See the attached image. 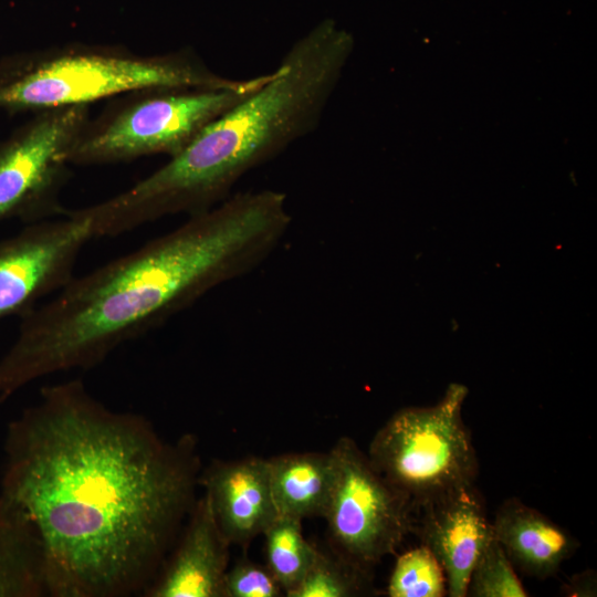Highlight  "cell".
Wrapping results in <instances>:
<instances>
[{
	"instance_id": "6da1fadb",
	"label": "cell",
	"mask_w": 597,
	"mask_h": 597,
	"mask_svg": "<svg viewBox=\"0 0 597 597\" xmlns=\"http://www.w3.org/2000/svg\"><path fill=\"white\" fill-rule=\"evenodd\" d=\"M3 449L0 494L35 527L48 596L143 595L196 501L193 437L165 441L73 379L43 387Z\"/></svg>"
},
{
	"instance_id": "7a4b0ae2",
	"label": "cell",
	"mask_w": 597,
	"mask_h": 597,
	"mask_svg": "<svg viewBox=\"0 0 597 597\" xmlns=\"http://www.w3.org/2000/svg\"><path fill=\"white\" fill-rule=\"evenodd\" d=\"M291 222L285 193L238 192L73 276L21 315L18 335L0 358V402L39 378L95 367L125 342L252 272L276 250Z\"/></svg>"
},
{
	"instance_id": "3957f363",
	"label": "cell",
	"mask_w": 597,
	"mask_h": 597,
	"mask_svg": "<svg viewBox=\"0 0 597 597\" xmlns=\"http://www.w3.org/2000/svg\"><path fill=\"white\" fill-rule=\"evenodd\" d=\"M350 49V38L333 21L318 23L291 46L268 83L209 123L163 167L87 207L94 237H116L226 200L244 175L317 127Z\"/></svg>"
},
{
	"instance_id": "277c9868",
	"label": "cell",
	"mask_w": 597,
	"mask_h": 597,
	"mask_svg": "<svg viewBox=\"0 0 597 597\" xmlns=\"http://www.w3.org/2000/svg\"><path fill=\"white\" fill-rule=\"evenodd\" d=\"M244 80L211 72L181 55L133 56L71 50L53 55H20L0 61V109H53L150 88H228Z\"/></svg>"
},
{
	"instance_id": "5b68a950",
	"label": "cell",
	"mask_w": 597,
	"mask_h": 597,
	"mask_svg": "<svg viewBox=\"0 0 597 597\" xmlns=\"http://www.w3.org/2000/svg\"><path fill=\"white\" fill-rule=\"evenodd\" d=\"M468 389L452 384L430 407L395 412L375 433L368 459L413 513L452 491L474 485L479 461L462 418Z\"/></svg>"
},
{
	"instance_id": "8992f818",
	"label": "cell",
	"mask_w": 597,
	"mask_h": 597,
	"mask_svg": "<svg viewBox=\"0 0 597 597\" xmlns=\"http://www.w3.org/2000/svg\"><path fill=\"white\" fill-rule=\"evenodd\" d=\"M272 73L228 88H150L87 122L70 164L96 165L143 156H176L213 119L268 83Z\"/></svg>"
},
{
	"instance_id": "52a82bcc",
	"label": "cell",
	"mask_w": 597,
	"mask_h": 597,
	"mask_svg": "<svg viewBox=\"0 0 597 597\" xmlns=\"http://www.w3.org/2000/svg\"><path fill=\"white\" fill-rule=\"evenodd\" d=\"M331 451L335 479L323 517L332 552L371 572L412 532L413 510L353 439L341 438Z\"/></svg>"
},
{
	"instance_id": "ba28073f",
	"label": "cell",
	"mask_w": 597,
	"mask_h": 597,
	"mask_svg": "<svg viewBox=\"0 0 597 597\" xmlns=\"http://www.w3.org/2000/svg\"><path fill=\"white\" fill-rule=\"evenodd\" d=\"M87 105L41 111L0 142V221L24 223L63 216L57 195L71 151L86 126Z\"/></svg>"
},
{
	"instance_id": "9c48e42d",
	"label": "cell",
	"mask_w": 597,
	"mask_h": 597,
	"mask_svg": "<svg viewBox=\"0 0 597 597\" xmlns=\"http://www.w3.org/2000/svg\"><path fill=\"white\" fill-rule=\"evenodd\" d=\"M90 219L66 210L60 219L27 224L0 241V320L22 315L73 276L83 247L93 239Z\"/></svg>"
},
{
	"instance_id": "30bf717a",
	"label": "cell",
	"mask_w": 597,
	"mask_h": 597,
	"mask_svg": "<svg viewBox=\"0 0 597 597\" xmlns=\"http://www.w3.org/2000/svg\"><path fill=\"white\" fill-rule=\"evenodd\" d=\"M411 533L441 564L447 595L465 597L474 564L494 535L475 485L452 491L419 507Z\"/></svg>"
},
{
	"instance_id": "8fae6325",
	"label": "cell",
	"mask_w": 597,
	"mask_h": 597,
	"mask_svg": "<svg viewBox=\"0 0 597 597\" xmlns=\"http://www.w3.org/2000/svg\"><path fill=\"white\" fill-rule=\"evenodd\" d=\"M143 596L224 597L229 546L203 494Z\"/></svg>"
},
{
	"instance_id": "7c38bea8",
	"label": "cell",
	"mask_w": 597,
	"mask_h": 597,
	"mask_svg": "<svg viewBox=\"0 0 597 597\" xmlns=\"http://www.w3.org/2000/svg\"><path fill=\"white\" fill-rule=\"evenodd\" d=\"M214 520L226 541L245 546L279 516L270 483L269 459L213 461L200 471Z\"/></svg>"
},
{
	"instance_id": "4fadbf2b",
	"label": "cell",
	"mask_w": 597,
	"mask_h": 597,
	"mask_svg": "<svg viewBox=\"0 0 597 597\" xmlns=\"http://www.w3.org/2000/svg\"><path fill=\"white\" fill-rule=\"evenodd\" d=\"M492 527L513 566L541 580L555 576L580 546L567 530L517 498L500 505Z\"/></svg>"
},
{
	"instance_id": "5bb4252c",
	"label": "cell",
	"mask_w": 597,
	"mask_h": 597,
	"mask_svg": "<svg viewBox=\"0 0 597 597\" xmlns=\"http://www.w3.org/2000/svg\"><path fill=\"white\" fill-rule=\"evenodd\" d=\"M270 483L279 516L323 517L335 479L329 452L285 453L269 459Z\"/></svg>"
},
{
	"instance_id": "9a60e30c",
	"label": "cell",
	"mask_w": 597,
	"mask_h": 597,
	"mask_svg": "<svg viewBox=\"0 0 597 597\" xmlns=\"http://www.w3.org/2000/svg\"><path fill=\"white\" fill-rule=\"evenodd\" d=\"M48 596L41 540L29 517L0 494V597Z\"/></svg>"
},
{
	"instance_id": "2e32d148",
	"label": "cell",
	"mask_w": 597,
	"mask_h": 597,
	"mask_svg": "<svg viewBox=\"0 0 597 597\" xmlns=\"http://www.w3.org/2000/svg\"><path fill=\"white\" fill-rule=\"evenodd\" d=\"M301 522L277 516L262 534L265 538L266 566L285 596L297 586L318 552L304 537Z\"/></svg>"
},
{
	"instance_id": "e0dca14e",
	"label": "cell",
	"mask_w": 597,
	"mask_h": 597,
	"mask_svg": "<svg viewBox=\"0 0 597 597\" xmlns=\"http://www.w3.org/2000/svg\"><path fill=\"white\" fill-rule=\"evenodd\" d=\"M371 572L359 568L334 552L318 549L316 557L287 597H353L370 591Z\"/></svg>"
},
{
	"instance_id": "ac0fdd59",
	"label": "cell",
	"mask_w": 597,
	"mask_h": 597,
	"mask_svg": "<svg viewBox=\"0 0 597 597\" xmlns=\"http://www.w3.org/2000/svg\"><path fill=\"white\" fill-rule=\"evenodd\" d=\"M447 593L444 570L422 544L398 556L386 589L389 597H443Z\"/></svg>"
},
{
	"instance_id": "d6986e66",
	"label": "cell",
	"mask_w": 597,
	"mask_h": 597,
	"mask_svg": "<svg viewBox=\"0 0 597 597\" xmlns=\"http://www.w3.org/2000/svg\"><path fill=\"white\" fill-rule=\"evenodd\" d=\"M467 596H528L527 590L516 575L513 564L494 535L474 564L468 584Z\"/></svg>"
},
{
	"instance_id": "ffe728a7",
	"label": "cell",
	"mask_w": 597,
	"mask_h": 597,
	"mask_svg": "<svg viewBox=\"0 0 597 597\" xmlns=\"http://www.w3.org/2000/svg\"><path fill=\"white\" fill-rule=\"evenodd\" d=\"M283 594L266 565L242 558L226 573L224 597H277Z\"/></svg>"
},
{
	"instance_id": "44dd1931",
	"label": "cell",
	"mask_w": 597,
	"mask_h": 597,
	"mask_svg": "<svg viewBox=\"0 0 597 597\" xmlns=\"http://www.w3.org/2000/svg\"><path fill=\"white\" fill-rule=\"evenodd\" d=\"M597 580L596 572L587 569L574 575L562 586V593L572 597H591L596 596Z\"/></svg>"
}]
</instances>
